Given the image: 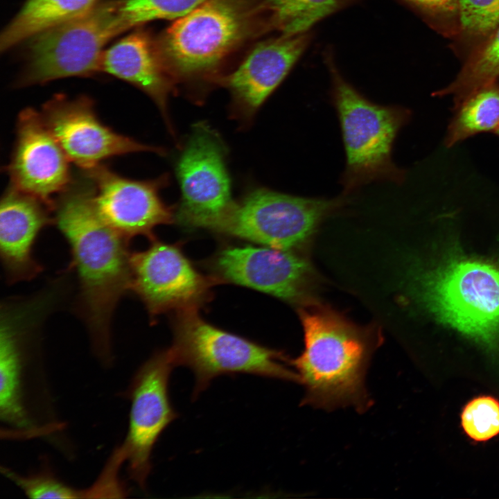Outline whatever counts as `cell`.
Here are the masks:
<instances>
[{"label": "cell", "instance_id": "cell-23", "mask_svg": "<svg viewBox=\"0 0 499 499\" xmlns=\"http://www.w3.org/2000/svg\"><path fill=\"white\" fill-rule=\"evenodd\" d=\"M347 0H263L268 28L283 35L306 33Z\"/></svg>", "mask_w": 499, "mask_h": 499}, {"label": "cell", "instance_id": "cell-4", "mask_svg": "<svg viewBox=\"0 0 499 499\" xmlns=\"http://www.w3.org/2000/svg\"><path fill=\"white\" fill-rule=\"evenodd\" d=\"M122 3L123 0L98 2L84 14L28 40L26 64L17 82L19 87L90 77L101 72L105 45L131 29Z\"/></svg>", "mask_w": 499, "mask_h": 499}, {"label": "cell", "instance_id": "cell-8", "mask_svg": "<svg viewBox=\"0 0 499 499\" xmlns=\"http://www.w3.org/2000/svg\"><path fill=\"white\" fill-rule=\"evenodd\" d=\"M343 202L341 198H304L258 189L234 202L212 231L291 250L304 244Z\"/></svg>", "mask_w": 499, "mask_h": 499}, {"label": "cell", "instance_id": "cell-14", "mask_svg": "<svg viewBox=\"0 0 499 499\" xmlns=\"http://www.w3.org/2000/svg\"><path fill=\"white\" fill-rule=\"evenodd\" d=\"M91 181L97 209L107 223L128 240L155 238L154 229L173 221V211L161 198L168 176L137 180L122 176L101 164L83 170Z\"/></svg>", "mask_w": 499, "mask_h": 499}, {"label": "cell", "instance_id": "cell-11", "mask_svg": "<svg viewBox=\"0 0 499 499\" xmlns=\"http://www.w3.org/2000/svg\"><path fill=\"white\" fill-rule=\"evenodd\" d=\"M150 245L130 256L131 291L155 319L170 310L198 308L211 288L223 281L195 270L178 244L151 240Z\"/></svg>", "mask_w": 499, "mask_h": 499}, {"label": "cell", "instance_id": "cell-12", "mask_svg": "<svg viewBox=\"0 0 499 499\" xmlns=\"http://www.w3.org/2000/svg\"><path fill=\"white\" fill-rule=\"evenodd\" d=\"M40 112L69 161L82 170L114 157L138 152H164L161 148L144 144L107 126L98 118L94 100L86 95L70 98L56 94L44 103Z\"/></svg>", "mask_w": 499, "mask_h": 499}, {"label": "cell", "instance_id": "cell-9", "mask_svg": "<svg viewBox=\"0 0 499 499\" xmlns=\"http://www.w3.org/2000/svg\"><path fill=\"white\" fill-rule=\"evenodd\" d=\"M225 155L215 131L205 123L194 127L176 166L182 197L175 218L182 226L212 230L233 207Z\"/></svg>", "mask_w": 499, "mask_h": 499}, {"label": "cell", "instance_id": "cell-28", "mask_svg": "<svg viewBox=\"0 0 499 499\" xmlns=\"http://www.w3.org/2000/svg\"><path fill=\"white\" fill-rule=\"evenodd\" d=\"M426 11L437 14H453L458 11L457 0H407Z\"/></svg>", "mask_w": 499, "mask_h": 499}, {"label": "cell", "instance_id": "cell-20", "mask_svg": "<svg viewBox=\"0 0 499 499\" xmlns=\"http://www.w3.org/2000/svg\"><path fill=\"white\" fill-rule=\"evenodd\" d=\"M98 1L26 0L1 32V51H6L44 30L84 14Z\"/></svg>", "mask_w": 499, "mask_h": 499}, {"label": "cell", "instance_id": "cell-1", "mask_svg": "<svg viewBox=\"0 0 499 499\" xmlns=\"http://www.w3.org/2000/svg\"><path fill=\"white\" fill-rule=\"evenodd\" d=\"M54 222L67 240L79 285V311L103 362L112 360L110 327L116 306L131 290L129 240L100 214L90 179L73 181L55 199Z\"/></svg>", "mask_w": 499, "mask_h": 499}, {"label": "cell", "instance_id": "cell-18", "mask_svg": "<svg viewBox=\"0 0 499 499\" xmlns=\"http://www.w3.org/2000/svg\"><path fill=\"white\" fill-rule=\"evenodd\" d=\"M101 72L123 80L147 94L171 129L168 100L173 78L162 60L157 40L148 31L139 26L105 50L101 58Z\"/></svg>", "mask_w": 499, "mask_h": 499}, {"label": "cell", "instance_id": "cell-13", "mask_svg": "<svg viewBox=\"0 0 499 499\" xmlns=\"http://www.w3.org/2000/svg\"><path fill=\"white\" fill-rule=\"evenodd\" d=\"M70 161L40 112L26 107L18 115L16 138L5 167L10 186L53 209L56 198L72 183Z\"/></svg>", "mask_w": 499, "mask_h": 499}, {"label": "cell", "instance_id": "cell-10", "mask_svg": "<svg viewBox=\"0 0 499 499\" xmlns=\"http://www.w3.org/2000/svg\"><path fill=\"white\" fill-rule=\"evenodd\" d=\"M175 365L170 349L156 352L135 373L128 387L130 401L128 429L114 451L128 466L130 478L142 489L150 473L153 447L178 414L168 392Z\"/></svg>", "mask_w": 499, "mask_h": 499}, {"label": "cell", "instance_id": "cell-29", "mask_svg": "<svg viewBox=\"0 0 499 499\" xmlns=\"http://www.w3.org/2000/svg\"><path fill=\"white\" fill-rule=\"evenodd\" d=\"M495 132L499 136V127L497 128Z\"/></svg>", "mask_w": 499, "mask_h": 499}, {"label": "cell", "instance_id": "cell-22", "mask_svg": "<svg viewBox=\"0 0 499 499\" xmlns=\"http://www.w3.org/2000/svg\"><path fill=\"white\" fill-rule=\"evenodd\" d=\"M499 77V26L466 62L455 80L435 93L453 96L454 107L474 92L491 85Z\"/></svg>", "mask_w": 499, "mask_h": 499}, {"label": "cell", "instance_id": "cell-6", "mask_svg": "<svg viewBox=\"0 0 499 499\" xmlns=\"http://www.w3.org/2000/svg\"><path fill=\"white\" fill-rule=\"evenodd\" d=\"M333 72V102L347 157L342 177L344 193L376 181L402 182L405 173L393 163L392 150L398 132L410 121V112L371 102Z\"/></svg>", "mask_w": 499, "mask_h": 499}, {"label": "cell", "instance_id": "cell-26", "mask_svg": "<svg viewBox=\"0 0 499 499\" xmlns=\"http://www.w3.org/2000/svg\"><path fill=\"white\" fill-rule=\"evenodd\" d=\"M1 472L10 481L30 498H88L87 489H78L71 487L55 477L50 471H42L24 475L1 467Z\"/></svg>", "mask_w": 499, "mask_h": 499}, {"label": "cell", "instance_id": "cell-5", "mask_svg": "<svg viewBox=\"0 0 499 499\" xmlns=\"http://www.w3.org/2000/svg\"><path fill=\"white\" fill-rule=\"evenodd\" d=\"M173 333V361L175 367L186 366L193 372V399L223 374H250L299 382L282 352L210 324L199 315L198 308L176 311Z\"/></svg>", "mask_w": 499, "mask_h": 499}, {"label": "cell", "instance_id": "cell-15", "mask_svg": "<svg viewBox=\"0 0 499 499\" xmlns=\"http://www.w3.org/2000/svg\"><path fill=\"white\" fill-rule=\"evenodd\" d=\"M216 277L271 295L290 303H302L310 292L309 263L290 250L269 246H229L211 261Z\"/></svg>", "mask_w": 499, "mask_h": 499}, {"label": "cell", "instance_id": "cell-7", "mask_svg": "<svg viewBox=\"0 0 499 499\" xmlns=\"http://www.w3.org/2000/svg\"><path fill=\"white\" fill-rule=\"evenodd\" d=\"M419 299L442 321L483 342L499 335V269L475 260L414 276Z\"/></svg>", "mask_w": 499, "mask_h": 499}, {"label": "cell", "instance_id": "cell-25", "mask_svg": "<svg viewBox=\"0 0 499 499\" xmlns=\"http://www.w3.org/2000/svg\"><path fill=\"white\" fill-rule=\"evenodd\" d=\"M207 0H123L122 10L131 28L157 19L177 20Z\"/></svg>", "mask_w": 499, "mask_h": 499}, {"label": "cell", "instance_id": "cell-24", "mask_svg": "<svg viewBox=\"0 0 499 499\" xmlns=\"http://www.w3.org/2000/svg\"><path fill=\"white\" fill-rule=\"evenodd\" d=\"M460 426L474 443H486L499 435V399L480 394L466 402L460 412Z\"/></svg>", "mask_w": 499, "mask_h": 499}, {"label": "cell", "instance_id": "cell-16", "mask_svg": "<svg viewBox=\"0 0 499 499\" xmlns=\"http://www.w3.org/2000/svg\"><path fill=\"white\" fill-rule=\"evenodd\" d=\"M309 35H283L261 42L218 82L231 93L233 108L249 119L280 85L309 42Z\"/></svg>", "mask_w": 499, "mask_h": 499}, {"label": "cell", "instance_id": "cell-27", "mask_svg": "<svg viewBox=\"0 0 499 499\" xmlns=\"http://www.w3.org/2000/svg\"><path fill=\"white\" fill-rule=\"evenodd\" d=\"M462 29L474 37L489 36L499 26V0H457Z\"/></svg>", "mask_w": 499, "mask_h": 499}, {"label": "cell", "instance_id": "cell-21", "mask_svg": "<svg viewBox=\"0 0 499 499\" xmlns=\"http://www.w3.org/2000/svg\"><path fill=\"white\" fill-rule=\"evenodd\" d=\"M445 146L450 148L477 134L496 131L499 127V86L484 87L454 107Z\"/></svg>", "mask_w": 499, "mask_h": 499}, {"label": "cell", "instance_id": "cell-19", "mask_svg": "<svg viewBox=\"0 0 499 499\" xmlns=\"http://www.w3.org/2000/svg\"><path fill=\"white\" fill-rule=\"evenodd\" d=\"M24 335L7 326L0 332V417L15 437H29L40 432L30 420L24 403L23 342Z\"/></svg>", "mask_w": 499, "mask_h": 499}, {"label": "cell", "instance_id": "cell-2", "mask_svg": "<svg viewBox=\"0 0 499 499\" xmlns=\"http://www.w3.org/2000/svg\"><path fill=\"white\" fill-rule=\"evenodd\" d=\"M299 315L304 349L290 364L304 386V403L327 410L345 406L366 410L368 339L332 311L306 307Z\"/></svg>", "mask_w": 499, "mask_h": 499}, {"label": "cell", "instance_id": "cell-3", "mask_svg": "<svg viewBox=\"0 0 499 499\" xmlns=\"http://www.w3.org/2000/svg\"><path fill=\"white\" fill-rule=\"evenodd\" d=\"M263 0H207L157 40L174 78L208 77L255 30Z\"/></svg>", "mask_w": 499, "mask_h": 499}, {"label": "cell", "instance_id": "cell-17", "mask_svg": "<svg viewBox=\"0 0 499 499\" xmlns=\"http://www.w3.org/2000/svg\"><path fill=\"white\" fill-rule=\"evenodd\" d=\"M0 205V256L7 280H30L43 270L33 250L40 232L54 220L53 209L11 186Z\"/></svg>", "mask_w": 499, "mask_h": 499}]
</instances>
